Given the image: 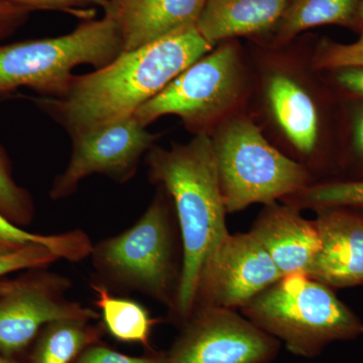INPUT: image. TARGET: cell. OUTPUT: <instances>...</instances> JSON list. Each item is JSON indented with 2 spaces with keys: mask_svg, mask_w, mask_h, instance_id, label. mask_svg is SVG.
Listing matches in <instances>:
<instances>
[{
  "mask_svg": "<svg viewBox=\"0 0 363 363\" xmlns=\"http://www.w3.org/2000/svg\"><path fill=\"white\" fill-rule=\"evenodd\" d=\"M213 47L197 26H189L138 49L123 51L91 73L74 76L62 96L32 100L74 135L133 116Z\"/></svg>",
  "mask_w": 363,
  "mask_h": 363,
  "instance_id": "6da1fadb",
  "label": "cell"
},
{
  "mask_svg": "<svg viewBox=\"0 0 363 363\" xmlns=\"http://www.w3.org/2000/svg\"><path fill=\"white\" fill-rule=\"evenodd\" d=\"M145 161L150 181L171 197L180 228L183 274L168 318L181 327L194 312L203 272L229 234L213 142L208 133H200L169 150L154 145Z\"/></svg>",
  "mask_w": 363,
  "mask_h": 363,
  "instance_id": "7a4b0ae2",
  "label": "cell"
},
{
  "mask_svg": "<svg viewBox=\"0 0 363 363\" xmlns=\"http://www.w3.org/2000/svg\"><path fill=\"white\" fill-rule=\"evenodd\" d=\"M149 207L130 228L93 245L92 281L114 295L140 294L175 306L183 274V245L175 208L157 186Z\"/></svg>",
  "mask_w": 363,
  "mask_h": 363,
  "instance_id": "3957f363",
  "label": "cell"
},
{
  "mask_svg": "<svg viewBox=\"0 0 363 363\" xmlns=\"http://www.w3.org/2000/svg\"><path fill=\"white\" fill-rule=\"evenodd\" d=\"M240 311L301 357H317L329 344L363 335L362 320L333 289L306 274L284 276Z\"/></svg>",
  "mask_w": 363,
  "mask_h": 363,
  "instance_id": "277c9868",
  "label": "cell"
},
{
  "mask_svg": "<svg viewBox=\"0 0 363 363\" xmlns=\"http://www.w3.org/2000/svg\"><path fill=\"white\" fill-rule=\"evenodd\" d=\"M123 52L118 26L106 13L61 37L0 45V97L21 87L43 97L62 96L70 87L76 67L102 68Z\"/></svg>",
  "mask_w": 363,
  "mask_h": 363,
  "instance_id": "5b68a950",
  "label": "cell"
},
{
  "mask_svg": "<svg viewBox=\"0 0 363 363\" xmlns=\"http://www.w3.org/2000/svg\"><path fill=\"white\" fill-rule=\"evenodd\" d=\"M212 142L227 213L272 204L311 185L307 169L272 147L248 119L222 126Z\"/></svg>",
  "mask_w": 363,
  "mask_h": 363,
  "instance_id": "8992f818",
  "label": "cell"
},
{
  "mask_svg": "<svg viewBox=\"0 0 363 363\" xmlns=\"http://www.w3.org/2000/svg\"><path fill=\"white\" fill-rule=\"evenodd\" d=\"M73 281L48 267L0 278V352L20 362L45 324L62 319L99 321L100 313L67 297Z\"/></svg>",
  "mask_w": 363,
  "mask_h": 363,
  "instance_id": "52a82bcc",
  "label": "cell"
},
{
  "mask_svg": "<svg viewBox=\"0 0 363 363\" xmlns=\"http://www.w3.org/2000/svg\"><path fill=\"white\" fill-rule=\"evenodd\" d=\"M240 75L238 49L233 44L222 45L179 74L135 116L147 126L160 117L176 116L196 135L208 133L238 97Z\"/></svg>",
  "mask_w": 363,
  "mask_h": 363,
  "instance_id": "ba28073f",
  "label": "cell"
},
{
  "mask_svg": "<svg viewBox=\"0 0 363 363\" xmlns=\"http://www.w3.org/2000/svg\"><path fill=\"white\" fill-rule=\"evenodd\" d=\"M160 363H272L279 341L236 310L199 307Z\"/></svg>",
  "mask_w": 363,
  "mask_h": 363,
  "instance_id": "9c48e42d",
  "label": "cell"
},
{
  "mask_svg": "<svg viewBox=\"0 0 363 363\" xmlns=\"http://www.w3.org/2000/svg\"><path fill=\"white\" fill-rule=\"evenodd\" d=\"M157 138L135 114L71 135L70 160L65 171L54 179L50 198L59 201L71 197L81 182L94 174L128 183Z\"/></svg>",
  "mask_w": 363,
  "mask_h": 363,
  "instance_id": "30bf717a",
  "label": "cell"
},
{
  "mask_svg": "<svg viewBox=\"0 0 363 363\" xmlns=\"http://www.w3.org/2000/svg\"><path fill=\"white\" fill-rule=\"evenodd\" d=\"M283 277L250 231L229 233L203 272L195 309H241Z\"/></svg>",
  "mask_w": 363,
  "mask_h": 363,
  "instance_id": "8fae6325",
  "label": "cell"
},
{
  "mask_svg": "<svg viewBox=\"0 0 363 363\" xmlns=\"http://www.w3.org/2000/svg\"><path fill=\"white\" fill-rule=\"evenodd\" d=\"M314 211L320 250L309 277L332 289L363 286V211L351 207Z\"/></svg>",
  "mask_w": 363,
  "mask_h": 363,
  "instance_id": "7c38bea8",
  "label": "cell"
},
{
  "mask_svg": "<svg viewBox=\"0 0 363 363\" xmlns=\"http://www.w3.org/2000/svg\"><path fill=\"white\" fill-rule=\"evenodd\" d=\"M250 233L259 240L283 276H309L320 250L314 220H307L294 205H264Z\"/></svg>",
  "mask_w": 363,
  "mask_h": 363,
  "instance_id": "4fadbf2b",
  "label": "cell"
},
{
  "mask_svg": "<svg viewBox=\"0 0 363 363\" xmlns=\"http://www.w3.org/2000/svg\"><path fill=\"white\" fill-rule=\"evenodd\" d=\"M207 0H109L123 51L138 49L196 26Z\"/></svg>",
  "mask_w": 363,
  "mask_h": 363,
  "instance_id": "5bb4252c",
  "label": "cell"
},
{
  "mask_svg": "<svg viewBox=\"0 0 363 363\" xmlns=\"http://www.w3.org/2000/svg\"><path fill=\"white\" fill-rule=\"evenodd\" d=\"M288 4L289 0H207L196 26L215 45L269 30L279 23Z\"/></svg>",
  "mask_w": 363,
  "mask_h": 363,
  "instance_id": "9a60e30c",
  "label": "cell"
},
{
  "mask_svg": "<svg viewBox=\"0 0 363 363\" xmlns=\"http://www.w3.org/2000/svg\"><path fill=\"white\" fill-rule=\"evenodd\" d=\"M267 96L281 130L302 154H314L319 140V113L310 95L292 79L274 76Z\"/></svg>",
  "mask_w": 363,
  "mask_h": 363,
  "instance_id": "2e32d148",
  "label": "cell"
},
{
  "mask_svg": "<svg viewBox=\"0 0 363 363\" xmlns=\"http://www.w3.org/2000/svg\"><path fill=\"white\" fill-rule=\"evenodd\" d=\"M106 333L101 321L62 319L40 329L21 363H72L90 344Z\"/></svg>",
  "mask_w": 363,
  "mask_h": 363,
  "instance_id": "e0dca14e",
  "label": "cell"
},
{
  "mask_svg": "<svg viewBox=\"0 0 363 363\" xmlns=\"http://www.w3.org/2000/svg\"><path fill=\"white\" fill-rule=\"evenodd\" d=\"M90 286L96 295L94 306L100 311L105 331L121 342L150 348V336L160 320L138 301L114 295L97 284L91 283Z\"/></svg>",
  "mask_w": 363,
  "mask_h": 363,
  "instance_id": "ac0fdd59",
  "label": "cell"
},
{
  "mask_svg": "<svg viewBox=\"0 0 363 363\" xmlns=\"http://www.w3.org/2000/svg\"><path fill=\"white\" fill-rule=\"evenodd\" d=\"M362 0H292L279 21L278 39L292 40L308 28L337 25L359 33Z\"/></svg>",
  "mask_w": 363,
  "mask_h": 363,
  "instance_id": "d6986e66",
  "label": "cell"
},
{
  "mask_svg": "<svg viewBox=\"0 0 363 363\" xmlns=\"http://www.w3.org/2000/svg\"><path fill=\"white\" fill-rule=\"evenodd\" d=\"M93 243L89 234L83 229L56 234L28 233L0 214V255L18 252L28 245H43L51 248L60 259L81 262L89 259Z\"/></svg>",
  "mask_w": 363,
  "mask_h": 363,
  "instance_id": "ffe728a7",
  "label": "cell"
},
{
  "mask_svg": "<svg viewBox=\"0 0 363 363\" xmlns=\"http://www.w3.org/2000/svg\"><path fill=\"white\" fill-rule=\"evenodd\" d=\"M286 203L298 209L325 207H351L363 209V179L332 180L309 185L297 194L286 198Z\"/></svg>",
  "mask_w": 363,
  "mask_h": 363,
  "instance_id": "44dd1931",
  "label": "cell"
},
{
  "mask_svg": "<svg viewBox=\"0 0 363 363\" xmlns=\"http://www.w3.org/2000/svg\"><path fill=\"white\" fill-rule=\"evenodd\" d=\"M0 214L14 225L26 228L35 219V202L30 193L13 178V166L0 145Z\"/></svg>",
  "mask_w": 363,
  "mask_h": 363,
  "instance_id": "7402d4cb",
  "label": "cell"
},
{
  "mask_svg": "<svg viewBox=\"0 0 363 363\" xmlns=\"http://www.w3.org/2000/svg\"><path fill=\"white\" fill-rule=\"evenodd\" d=\"M58 260V255L45 245H28L18 252L0 255V278L33 267H49Z\"/></svg>",
  "mask_w": 363,
  "mask_h": 363,
  "instance_id": "603a6c76",
  "label": "cell"
},
{
  "mask_svg": "<svg viewBox=\"0 0 363 363\" xmlns=\"http://www.w3.org/2000/svg\"><path fill=\"white\" fill-rule=\"evenodd\" d=\"M314 66L328 71L341 67L363 66V45L323 40L315 55Z\"/></svg>",
  "mask_w": 363,
  "mask_h": 363,
  "instance_id": "cb8c5ba5",
  "label": "cell"
},
{
  "mask_svg": "<svg viewBox=\"0 0 363 363\" xmlns=\"http://www.w3.org/2000/svg\"><path fill=\"white\" fill-rule=\"evenodd\" d=\"M346 104L350 138L345 164L357 176L353 180H358L363 179V101L346 100Z\"/></svg>",
  "mask_w": 363,
  "mask_h": 363,
  "instance_id": "d4e9b609",
  "label": "cell"
},
{
  "mask_svg": "<svg viewBox=\"0 0 363 363\" xmlns=\"http://www.w3.org/2000/svg\"><path fill=\"white\" fill-rule=\"evenodd\" d=\"M162 355V352L152 351L145 357H130L98 341L81 351L72 363H160Z\"/></svg>",
  "mask_w": 363,
  "mask_h": 363,
  "instance_id": "484cf974",
  "label": "cell"
},
{
  "mask_svg": "<svg viewBox=\"0 0 363 363\" xmlns=\"http://www.w3.org/2000/svg\"><path fill=\"white\" fill-rule=\"evenodd\" d=\"M11 4L33 9H57L69 13H80L83 7L101 6L106 9L109 0H6Z\"/></svg>",
  "mask_w": 363,
  "mask_h": 363,
  "instance_id": "4316f807",
  "label": "cell"
},
{
  "mask_svg": "<svg viewBox=\"0 0 363 363\" xmlns=\"http://www.w3.org/2000/svg\"><path fill=\"white\" fill-rule=\"evenodd\" d=\"M335 85L346 95V100L363 101V66H347L330 70Z\"/></svg>",
  "mask_w": 363,
  "mask_h": 363,
  "instance_id": "83f0119b",
  "label": "cell"
},
{
  "mask_svg": "<svg viewBox=\"0 0 363 363\" xmlns=\"http://www.w3.org/2000/svg\"><path fill=\"white\" fill-rule=\"evenodd\" d=\"M30 9L0 0V40L9 37L25 23Z\"/></svg>",
  "mask_w": 363,
  "mask_h": 363,
  "instance_id": "f1b7e54d",
  "label": "cell"
},
{
  "mask_svg": "<svg viewBox=\"0 0 363 363\" xmlns=\"http://www.w3.org/2000/svg\"><path fill=\"white\" fill-rule=\"evenodd\" d=\"M359 21H360V30H359V39H358V44L363 45V0L360 1L359 4Z\"/></svg>",
  "mask_w": 363,
  "mask_h": 363,
  "instance_id": "f546056e",
  "label": "cell"
},
{
  "mask_svg": "<svg viewBox=\"0 0 363 363\" xmlns=\"http://www.w3.org/2000/svg\"><path fill=\"white\" fill-rule=\"evenodd\" d=\"M0 363H21V362H14V360L9 359V358L4 357V355L2 354L1 352H0Z\"/></svg>",
  "mask_w": 363,
  "mask_h": 363,
  "instance_id": "4dcf8cb0",
  "label": "cell"
}]
</instances>
